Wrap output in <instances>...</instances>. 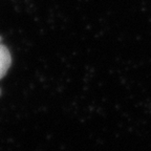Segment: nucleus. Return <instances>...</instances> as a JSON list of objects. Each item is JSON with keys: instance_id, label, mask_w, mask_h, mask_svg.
Instances as JSON below:
<instances>
[{"instance_id": "1", "label": "nucleus", "mask_w": 151, "mask_h": 151, "mask_svg": "<svg viewBox=\"0 0 151 151\" xmlns=\"http://www.w3.org/2000/svg\"><path fill=\"white\" fill-rule=\"evenodd\" d=\"M12 64V56L9 48L0 43V80L6 75Z\"/></svg>"}, {"instance_id": "2", "label": "nucleus", "mask_w": 151, "mask_h": 151, "mask_svg": "<svg viewBox=\"0 0 151 151\" xmlns=\"http://www.w3.org/2000/svg\"><path fill=\"white\" fill-rule=\"evenodd\" d=\"M0 94H1V90H0Z\"/></svg>"}]
</instances>
